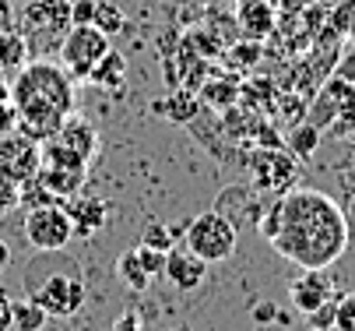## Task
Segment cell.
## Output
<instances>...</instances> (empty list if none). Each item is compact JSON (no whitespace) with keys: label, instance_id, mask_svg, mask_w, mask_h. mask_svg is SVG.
<instances>
[{"label":"cell","instance_id":"cell-1","mask_svg":"<svg viewBox=\"0 0 355 331\" xmlns=\"http://www.w3.org/2000/svg\"><path fill=\"white\" fill-rule=\"evenodd\" d=\"M257 232L292 264L327 271L345 257L352 244V229L345 208L313 187H292L268 201Z\"/></svg>","mask_w":355,"mask_h":331},{"label":"cell","instance_id":"cell-2","mask_svg":"<svg viewBox=\"0 0 355 331\" xmlns=\"http://www.w3.org/2000/svg\"><path fill=\"white\" fill-rule=\"evenodd\" d=\"M11 103L18 110V130L46 145L74 113V81L60 60H28L11 81Z\"/></svg>","mask_w":355,"mask_h":331},{"label":"cell","instance_id":"cell-3","mask_svg":"<svg viewBox=\"0 0 355 331\" xmlns=\"http://www.w3.org/2000/svg\"><path fill=\"white\" fill-rule=\"evenodd\" d=\"M57 261L60 264H53L49 271H39V275L28 271L25 275L28 300H35L46 317H74L88 303V282H85V275H81L74 257H67L60 251Z\"/></svg>","mask_w":355,"mask_h":331},{"label":"cell","instance_id":"cell-4","mask_svg":"<svg viewBox=\"0 0 355 331\" xmlns=\"http://www.w3.org/2000/svg\"><path fill=\"white\" fill-rule=\"evenodd\" d=\"M18 32L28 46V60H53L71 32V0H25Z\"/></svg>","mask_w":355,"mask_h":331},{"label":"cell","instance_id":"cell-5","mask_svg":"<svg viewBox=\"0 0 355 331\" xmlns=\"http://www.w3.org/2000/svg\"><path fill=\"white\" fill-rule=\"evenodd\" d=\"M236 240H239V229L215 208L187 219V229H183V247L190 254H197L205 264L229 261L236 251Z\"/></svg>","mask_w":355,"mask_h":331},{"label":"cell","instance_id":"cell-6","mask_svg":"<svg viewBox=\"0 0 355 331\" xmlns=\"http://www.w3.org/2000/svg\"><path fill=\"white\" fill-rule=\"evenodd\" d=\"M46 191H53L60 201L81 194L85 187V176H88V159H81L78 152L64 148L60 141H46V145H39V173H35Z\"/></svg>","mask_w":355,"mask_h":331},{"label":"cell","instance_id":"cell-7","mask_svg":"<svg viewBox=\"0 0 355 331\" xmlns=\"http://www.w3.org/2000/svg\"><path fill=\"white\" fill-rule=\"evenodd\" d=\"M250 166V187L253 191H261V194H285L295 187V176H299V159L282 145V148H257V152H250L246 159Z\"/></svg>","mask_w":355,"mask_h":331},{"label":"cell","instance_id":"cell-8","mask_svg":"<svg viewBox=\"0 0 355 331\" xmlns=\"http://www.w3.org/2000/svg\"><path fill=\"white\" fill-rule=\"evenodd\" d=\"M306 120L320 130L327 127H348L355 124V81H345L338 74H331L320 88H317V96L310 99L306 106Z\"/></svg>","mask_w":355,"mask_h":331},{"label":"cell","instance_id":"cell-9","mask_svg":"<svg viewBox=\"0 0 355 331\" xmlns=\"http://www.w3.org/2000/svg\"><path fill=\"white\" fill-rule=\"evenodd\" d=\"M110 53V35H103L95 25H71L60 46V67L71 74V81H88L92 67Z\"/></svg>","mask_w":355,"mask_h":331},{"label":"cell","instance_id":"cell-10","mask_svg":"<svg viewBox=\"0 0 355 331\" xmlns=\"http://www.w3.org/2000/svg\"><path fill=\"white\" fill-rule=\"evenodd\" d=\"M25 244L35 251V254H49V251H64L74 232H71V219L64 212V201L60 205H39V208H28L25 215Z\"/></svg>","mask_w":355,"mask_h":331},{"label":"cell","instance_id":"cell-11","mask_svg":"<svg viewBox=\"0 0 355 331\" xmlns=\"http://www.w3.org/2000/svg\"><path fill=\"white\" fill-rule=\"evenodd\" d=\"M39 173V145L21 130L0 134V187H21Z\"/></svg>","mask_w":355,"mask_h":331},{"label":"cell","instance_id":"cell-12","mask_svg":"<svg viewBox=\"0 0 355 331\" xmlns=\"http://www.w3.org/2000/svg\"><path fill=\"white\" fill-rule=\"evenodd\" d=\"M64 212L71 219L74 240H92V236H98L106 229V222H110V201H103V198L74 194V198L64 201Z\"/></svg>","mask_w":355,"mask_h":331},{"label":"cell","instance_id":"cell-13","mask_svg":"<svg viewBox=\"0 0 355 331\" xmlns=\"http://www.w3.org/2000/svg\"><path fill=\"white\" fill-rule=\"evenodd\" d=\"M264 208H268V205L261 201V191H253L250 183H246V187H229V191H222L218 201H215V212H222L236 229H243V226L257 229Z\"/></svg>","mask_w":355,"mask_h":331},{"label":"cell","instance_id":"cell-14","mask_svg":"<svg viewBox=\"0 0 355 331\" xmlns=\"http://www.w3.org/2000/svg\"><path fill=\"white\" fill-rule=\"evenodd\" d=\"M236 28L239 39L264 42L278 28V8L275 0H236Z\"/></svg>","mask_w":355,"mask_h":331},{"label":"cell","instance_id":"cell-15","mask_svg":"<svg viewBox=\"0 0 355 331\" xmlns=\"http://www.w3.org/2000/svg\"><path fill=\"white\" fill-rule=\"evenodd\" d=\"M288 296H292V307L299 310V314H313L317 307H324L331 296H338L334 293V282L327 278V271H320V268H302V275L288 286Z\"/></svg>","mask_w":355,"mask_h":331},{"label":"cell","instance_id":"cell-16","mask_svg":"<svg viewBox=\"0 0 355 331\" xmlns=\"http://www.w3.org/2000/svg\"><path fill=\"white\" fill-rule=\"evenodd\" d=\"M162 275L173 282L180 293H193V289H200V282H205L208 264L200 261L197 254H190L187 247H173V251L166 254V271H162Z\"/></svg>","mask_w":355,"mask_h":331},{"label":"cell","instance_id":"cell-17","mask_svg":"<svg viewBox=\"0 0 355 331\" xmlns=\"http://www.w3.org/2000/svg\"><path fill=\"white\" fill-rule=\"evenodd\" d=\"M57 141H60L64 148H71V152H78L81 159H88V162H92V155H95V148H98V130H95V124H92L88 117L71 113V117L60 124Z\"/></svg>","mask_w":355,"mask_h":331},{"label":"cell","instance_id":"cell-18","mask_svg":"<svg viewBox=\"0 0 355 331\" xmlns=\"http://www.w3.org/2000/svg\"><path fill=\"white\" fill-rule=\"evenodd\" d=\"M151 110L162 113V117H166L169 124H176V127H187V124L200 113V99H197V92L176 85V88L166 92V99H155V103H151Z\"/></svg>","mask_w":355,"mask_h":331},{"label":"cell","instance_id":"cell-19","mask_svg":"<svg viewBox=\"0 0 355 331\" xmlns=\"http://www.w3.org/2000/svg\"><path fill=\"white\" fill-rule=\"evenodd\" d=\"M239 88H243L239 78H229L222 71H211V78L197 88L200 92V106H208L215 113H225V110H232L239 103Z\"/></svg>","mask_w":355,"mask_h":331},{"label":"cell","instance_id":"cell-20","mask_svg":"<svg viewBox=\"0 0 355 331\" xmlns=\"http://www.w3.org/2000/svg\"><path fill=\"white\" fill-rule=\"evenodd\" d=\"M88 81L98 85V88H106V92H113V96H120V92H123V81H127V57L110 46V53L92 67Z\"/></svg>","mask_w":355,"mask_h":331},{"label":"cell","instance_id":"cell-21","mask_svg":"<svg viewBox=\"0 0 355 331\" xmlns=\"http://www.w3.org/2000/svg\"><path fill=\"white\" fill-rule=\"evenodd\" d=\"M28 64V46L18 28H0V74H18Z\"/></svg>","mask_w":355,"mask_h":331},{"label":"cell","instance_id":"cell-22","mask_svg":"<svg viewBox=\"0 0 355 331\" xmlns=\"http://www.w3.org/2000/svg\"><path fill=\"white\" fill-rule=\"evenodd\" d=\"M320 127H313L310 120H299V124H292V130H288V141H285V148L299 159V162H306V159H313L317 155V148H320Z\"/></svg>","mask_w":355,"mask_h":331},{"label":"cell","instance_id":"cell-23","mask_svg":"<svg viewBox=\"0 0 355 331\" xmlns=\"http://www.w3.org/2000/svg\"><path fill=\"white\" fill-rule=\"evenodd\" d=\"M116 275H120V282L130 289V293H144L148 286H151V275L141 268V261H137V251H127V254H120L116 257Z\"/></svg>","mask_w":355,"mask_h":331},{"label":"cell","instance_id":"cell-24","mask_svg":"<svg viewBox=\"0 0 355 331\" xmlns=\"http://www.w3.org/2000/svg\"><path fill=\"white\" fill-rule=\"evenodd\" d=\"M11 328L15 331H42L46 328V314L35 300H11Z\"/></svg>","mask_w":355,"mask_h":331},{"label":"cell","instance_id":"cell-25","mask_svg":"<svg viewBox=\"0 0 355 331\" xmlns=\"http://www.w3.org/2000/svg\"><path fill=\"white\" fill-rule=\"evenodd\" d=\"M103 35H123L127 32V15L113 4V0H98V8H95V22H92Z\"/></svg>","mask_w":355,"mask_h":331},{"label":"cell","instance_id":"cell-26","mask_svg":"<svg viewBox=\"0 0 355 331\" xmlns=\"http://www.w3.org/2000/svg\"><path fill=\"white\" fill-rule=\"evenodd\" d=\"M39 205H60V198L53 191H46V183L39 176H32L18 187V208H39Z\"/></svg>","mask_w":355,"mask_h":331},{"label":"cell","instance_id":"cell-27","mask_svg":"<svg viewBox=\"0 0 355 331\" xmlns=\"http://www.w3.org/2000/svg\"><path fill=\"white\" fill-rule=\"evenodd\" d=\"M327 25L334 28L338 39L355 42V0H341V4L327 15Z\"/></svg>","mask_w":355,"mask_h":331},{"label":"cell","instance_id":"cell-28","mask_svg":"<svg viewBox=\"0 0 355 331\" xmlns=\"http://www.w3.org/2000/svg\"><path fill=\"white\" fill-rule=\"evenodd\" d=\"M229 60H232V67H239V71L253 67V64L261 60V42H253V39H236V42L229 46Z\"/></svg>","mask_w":355,"mask_h":331},{"label":"cell","instance_id":"cell-29","mask_svg":"<svg viewBox=\"0 0 355 331\" xmlns=\"http://www.w3.org/2000/svg\"><path fill=\"white\" fill-rule=\"evenodd\" d=\"M173 229L169 226H162V222H151L148 229H144V236H141V244L144 247H155V251H173Z\"/></svg>","mask_w":355,"mask_h":331},{"label":"cell","instance_id":"cell-30","mask_svg":"<svg viewBox=\"0 0 355 331\" xmlns=\"http://www.w3.org/2000/svg\"><path fill=\"white\" fill-rule=\"evenodd\" d=\"M334 331H355V293H341L338 296Z\"/></svg>","mask_w":355,"mask_h":331},{"label":"cell","instance_id":"cell-31","mask_svg":"<svg viewBox=\"0 0 355 331\" xmlns=\"http://www.w3.org/2000/svg\"><path fill=\"white\" fill-rule=\"evenodd\" d=\"M341 296V293H338ZM338 296H331L324 307H317L313 314H306V321H310V328L313 331H331L334 328V314H338Z\"/></svg>","mask_w":355,"mask_h":331},{"label":"cell","instance_id":"cell-32","mask_svg":"<svg viewBox=\"0 0 355 331\" xmlns=\"http://www.w3.org/2000/svg\"><path fill=\"white\" fill-rule=\"evenodd\" d=\"M166 254H169V251H155V247H144V244L137 247V261H141V268H144L151 278L166 271Z\"/></svg>","mask_w":355,"mask_h":331},{"label":"cell","instance_id":"cell-33","mask_svg":"<svg viewBox=\"0 0 355 331\" xmlns=\"http://www.w3.org/2000/svg\"><path fill=\"white\" fill-rule=\"evenodd\" d=\"M98 0H71V25H92Z\"/></svg>","mask_w":355,"mask_h":331},{"label":"cell","instance_id":"cell-34","mask_svg":"<svg viewBox=\"0 0 355 331\" xmlns=\"http://www.w3.org/2000/svg\"><path fill=\"white\" fill-rule=\"evenodd\" d=\"M334 74H338V78H345V81H355V42H348L345 50L338 53Z\"/></svg>","mask_w":355,"mask_h":331},{"label":"cell","instance_id":"cell-35","mask_svg":"<svg viewBox=\"0 0 355 331\" xmlns=\"http://www.w3.org/2000/svg\"><path fill=\"white\" fill-rule=\"evenodd\" d=\"M11 130H18V110L8 96V99H0V134H11Z\"/></svg>","mask_w":355,"mask_h":331},{"label":"cell","instance_id":"cell-36","mask_svg":"<svg viewBox=\"0 0 355 331\" xmlns=\"http://www.w3.org/2000/svg\"><path fill=\"white\" fill-rule=\"evenodd\" d=\"M275 317H278V307H275L271 300H264V303L253 307V321H257V324H271Z\"/></svg>","mask_w":355,"mask_h":331},{"label":"cell","instance_id":"cell-37","mask_svg":"<svg viewBox=\"0 0 355 331\" xmlns=\"http://www.w3.org/2000/svg\"><path fill=\"white\" fill-rule=\"evenodd\" d=\"M18 208V187H0V215Z\"/></svg>","mask_w":355,"mask_h":331},{"label":"cell","instance_id":"cell-38","mask_svg":"<svg viewBox=\"0 0 355 331\" xmlns=\"http://www.w3.org/2000/svg\"><path fill=\"white\" fill-rule=\"evenodd\" d=\"M0 331H11V300L0 293Z\"/></svg>","mask_w":355,"mask_h":331},{"label":"cell","instance_id":"cell-39","mask_svg":"<svg viewBox=\"0 0 355 331\" xmlns=\"http://www.w3.org/2000/svg\"><path fill=\"white\" fill-rule=\"evenodd\" d=\"M8 264H11V247H8L4 240H0V275L8 271Z\"/></svg>","mask_w":355,"mask_h":331},{"label":"cell","instance_id":"cell-40","mask_svg":"<svg viewBox=\"0 0 355 331\" xmlns=\"http://www.w3.org/2000/svg\"><path fill=\"white\" fill-rule=\"evenodd\" d=\"M120 331H137V321H134V314H123V321H120Z\"/></svg>","mask_w":355,"mask_h":331},{"label":"cell","instance_id":"cell-41","mask_svg":"<svg viewBox=\"0 0 355 331\" xmlns=\"http://www.w3.org/2000/svg\"><path fill=\"white\" fill-rule=\"evenodd\" d=\"M144 4H151V0H144Z\"/></svg>","mask_w":355,"mask_h":331},{"label":"cell","instance_id":"cell-42","mask_svg":"<svg viewBox=\"0 0 355 331\" xmlns=\"http://www.w3.org/2000/svg\"><path fill=\"white\" fill-rule=\"evenodd\" d=\"M317 4H320V0H317Z\"/></svg>","mask_w":355,"mask_h":331}]
</instances>
